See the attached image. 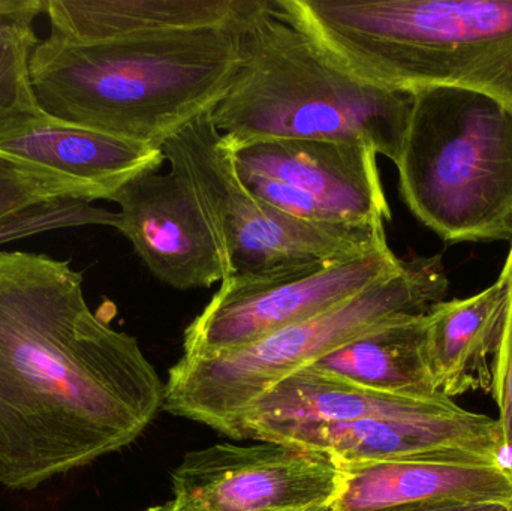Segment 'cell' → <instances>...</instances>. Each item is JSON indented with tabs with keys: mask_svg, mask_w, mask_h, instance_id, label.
Segmentation results:
<instances>
[{
	"mask_svg": "<svg viewBox=\"0 0 512 511\" xmlns=\"http://www.w3.org/2000/svg\"><path fill=\"white\" fill-rule=\"evenodd\" d=\"M69 261L0 252V485L32 491L134 443L165 384Z\"/></svg>",
	"mask_w": 512,
	"mask_h": 511,
	"instance_id": "obj_1",
	"label": "cell"
},
{
	"mask_svg": "<svg viewBox=\"0 0 512 511\" xmlns=\"http://www.w3.org/2000/svg\"><path fill=\"white\" fill-rule=\"evenodd\" d=\"M267 5L221 26L90 44L48 36L30 59L39 107L63 122L162 150L230 89L246 26Z\"/></svg>",
	"mask_w": 512,
	"mask_h": 511,
	"instance_id": "obj_2",
	"label": "cell"
},
{
	"mask_svg": "<svg viewBox=\"0 0 512 511\" xmlns=\"http://www.w3.org/2000/svg\"><path fill=\"white\" fill-rule=\"evenodd\" d=\"M274 12L370 86L459 87L512 111V0H274Z\"/></svg>",
	"mask_w": 512,
	"mask_h": 511,
	"instance_id": "obj_3",
	"label": "cell"
},
{
	"mask_svg": "<svg viewBox=\"0 0 512 511\" xmlns=\"http://www.w3.org/2000/svg\"><path fill=\"white\" fill-rule=\"evenodd\" d=\"M412 102L414 93L348 74L268 0L246 26L239 72L210 116L233 152L259 141H349L396 164Z\"/></svg>",
	"mask_w": 512,
	"mask_h": 511,
	"instance_id": "obj_4",
	"label": "cell"
},
{
	"mask_svg": "<svg viewBox=\"0 0 512 511\" xmlns=\"http://www.w3.org/2000/svg\"><path fill=\"white\" fill-rule=\"evenodd\" d=\"M394 165L403 203L445 242H512V111L502 102L417 90Z\"/></svg>",
	"mask_w": 512,
	"mask_h": 511,
	"instance_id": "obj_5",
	"label": "cell"
},
{
	"mask_svg": "<svg viewBox=\"0 0 512 511\" xmlns=\"http://www.w3.org/2000/svg\"><path fill=\"white\" fill-rule=\"evenodd\" d=\"M448 293L444 258L403 260L402 269L336 308L210 359H180L168 372L164 410L242 440L249 408L289 375L346 342L427 314Z\"/></svg>",
	"mask_w": 512,
	"mask_h": 511,
	"instance_id": "obj_6",
	"label": "cell"
},
{
	"mask_svg": "<svg viewBox=\"0 0 512 511\" xmlns=\"http://www.w3.org/2000/svg\"><path fill=\"white\" fill-rule=\"evenodd\" d=\"M171 171L191 189L227 266V278L288 264L339 260L363 252L385 224L339 227L292 218L252 194L237 173L210 111L162 146Z\"/></svg>",
	"mask_w": 512,
	"mask_h": 511,
	"instance_id": "obj_7",
	"label": "cell"
},
{
	"mask_svg": "<svg viewBox=\"0 0 512 511\" xmlns=\"http://www.w3.org/2000/svg\"><path fill=\"white\" fill-rule=\"evenodd\" d=\"M402 266L382 234L351 257L231 276L189 324L182 357L210 359L242 350L336 308Z\"/></svg>",
	"mask_w": 512,
	"mask_h": 511,
	"instance_id": "obj_8",
	"label": "cell"
},
{
	"mask_svg": "<svg viewBox=\"0 0 512 511\" xmlns=\"http://www.w3.org/2000/svg\"><path fill=\"white\" fill-rule=\"evenodd\" d=\"M233 155L246 188L292 218L339 227L391 221L378 153L366 144L271 140Z\"/></svg>",
	"mask_w": 512,
	"mask_h": 511,
	"instance_id": "obj_9",
	"label": "cell"
},
{
	"mask_svg": "<svg viewBox=\"0 0 512 511\" xmlns=\"http://www.w3.org/2000/svg\"><path fill=\"white\" fill-rule=\"evenodd\" d=\"M342 465L324 453L276 443L216 444L195 450L173 471L174 511L331 509Z\"/></svg>",
	"mask_w": 512,
	"mask_h": 511,
	"instance_id": "obj_10",
	"label": "cell"
},
{
	"mask_svg": "<svg viewBox=\"0 0 512 511\" xmlns=\"http://www.w3.org/2000/svg\"><path fill=\"white\" fill-rule=\"evenodd\" d=\"M251 440L324 453L340 465L408 459L462 465L504 464L498 420L463 408L430 419H363L273 426L255 432Z\"/></svg>",
	"mask_w": 512,
	"mask_h": 511,
	"instance_id": "obj_11",
	"label": "cell"
},
{
	"mask_svg": "<svg viewBox=\"0 0 512 511\" xmlns=\"http://www.w3.org/2000/svg\"><path fill=\"white\" fill-rule=\"evenodd\" d=\"M111 201L117 230L147 269L176 290L210 288L227 279V266L191 189L173 171H146Z\"/></svg>",
	"mask_w": 512,
	"mask_h": 511,
	"instance_id": "obj_12",
	"label": "cell"
},
{
	"mask_svg": "<svg viewBox=\"0 0 512 511\" xmlns=\"http://www.w3.org/2000/svg\"><path fill=\"white\" fill-rule=\"evenodd\" d=\"M0 158L44 180L66 200L89 204L111 201L129 180L165 162L162 150L72 125L44 111L0 129Z\"/></svg>",
	"mask_w": 512,
	"mask_h": 511,
	"instance_id": "obj_13",
	"label": "cell"
},
{
	"mask_svg": "<svg viewBox=\"0 0 512 511\" xmlns=\"http://www.w3.org/2000/svg\"><path fill=\"white\" fill-rule=\"evenodd\" d=\"M510 303V282L499 278L466 299L436 303L426 314V354L436 390L447 398L492 392L493 368Z\"/></svg>",
	"mask_w": 512,
	"mask_h": 511,
	"instance_id": "obj_14",
	"label": "cell"
},
{
	"mask_svg": "<svg viewBox=\"0 0 512 511\" xmlns=\"http://www.w3.org/2000/svg\"><path fill=\"white\" fill-rule=\"evenodd\" d=\"M462 407L445 395L429 401L385 395L304 368L256 401L242 423V440L273 426L355 422L363 419H430Z\"/></svg>",
	"mask_w": 512,
	"mask_h": 511,
	"instance_id": "obj_15",
	"label": "cell"
},
{
	"mask_svg": "<svg viewBox=\"0 0 512 511\" xmlns=\"http://www.w3.org/2000/svg\"><path fill=\"white\" fill-rule=\"evenodd\" d=\"M342 468L345 480L331 511H387L451 498L512 503V468L505 464L408 459Z\"/></svg>",
	"mask_w": 512,
	"mask_h": 511,
	"instance_id": "obj_16",
	"label": "cell"
},
{
	"mask_svg": "<svg viewBox=\"0 0 512 511\" xmlns=\"http://www.w3.org/2000/svg\"><path fill=\"white\" fill-rule=\"evenodd\" d=\"M265 0H47L51 38L75 44L144 33L221 26L246 17Z\"/></svg>",
	"mask_w": 512,
	"mask_h": 511,
	"instance_id": "obj_17",
	"label": "cell"
},
{
	"mask_svg": "<svg viewBox=\"0 0 512 511\" xmlns=\"http://www.w3.org/2000/svg\"><path fill=\"white\" fill-rule=\"evenodd\" d=\"M309 369L385 395L421 401L442 395L427 362L426 314L358 336Z\"/></svg>",
	"mask_w": 512,
	"mask_h": 511,
	"instance_id": "obj_18",
	"label": "cell"
},
{
	"mask_svg": "<svg viewBox=\"0 0 512 511\" xmlns=\"http://www.w3.org/2000/svg\"><path fill=\"white\" fill-rule=\"evenodd\" d=\"M114 222L116 213L66 200L44 180L0 158V242L50 228Z\"/></svg>",
	"mask_w": 512,
	"mask_h": 511,
	"instance_id": "obj_19",
	"label": "cell"
},
{
	"mask_svg": "<svg viewBox=\"0 0 512 511\" xmlns=\"http://www.w3.org/2000/svg\"><path fill=\"white\" fill-rule=\"evenodd\" d=\"M38 44L32 26L0 29V129L42 111L30 75V59Z\"/></svg>",
	"mask_w": 512,
	"mask_h": 511,
	"instance_id": "obj_20",
	"label": "cell"
},
{
	"mask_svg": "<svg viewBox=\"0 0 512 511\" xmlns=\"http://www.w3.org/2000/svg\"><path fill=\"white\" fill-rule=\"evenodd\" d=\"M387 511H512L510 501L489 500H436L424 503L411 504V506L397 507Z\"/></svg>",
	"mask_w": 512,
	"mask_h": 511,
	"instance_id": "obj_21",
	"label": "cell"
},
{
	"mask_svg": "<svg viewBox=\"0 0 512 511\" xmlns=\"http://www.w3.org/2000/svg\"><path fill=\"white\" fill-rule=\"evenodd\" d=\"M41 12H45L44 0H0V29L32 26Z\"/></svg>",
	"mask_w": 512,
	"mask_h": 511,
	"instance_id": "obj_22",
	"label": "cell"
},
{
	"mask_svg": "<svg viewBox=\"0 0 512 511\" xmlns=\"http://www.w3.org/2000/svg\"><path fill=\"white\" fill-rule=\"evenodd\" d=\"M502 273L507 276L508 282H510V303H508L507 321H505L504 327V332H507V330H512V242L510 254H508L507 261H505Z\"/></svg>",
	"mask_w": 512,
	"mask_h": 511,
	"instance_id": "obj_23",
	"label": "cell"
},
{
	"mask_svg": "<svg viewBox=\"0 0 512 511\" xmlns=\"http://www.w3.org/2000/svg\"><path fill=\"white\" fill-rule=\"evenodd\" d=\"M147 511H174V510L171 509L170 504L165 503V504H162V506L152 507V509H149ZM313 511H331V509H322V510H313Z\"/></svg>",
	"mask_w": 512,
	"mask_h": 511,
	"instance_id": "obj_24",
	"label": "cell"
}]
</instances>
